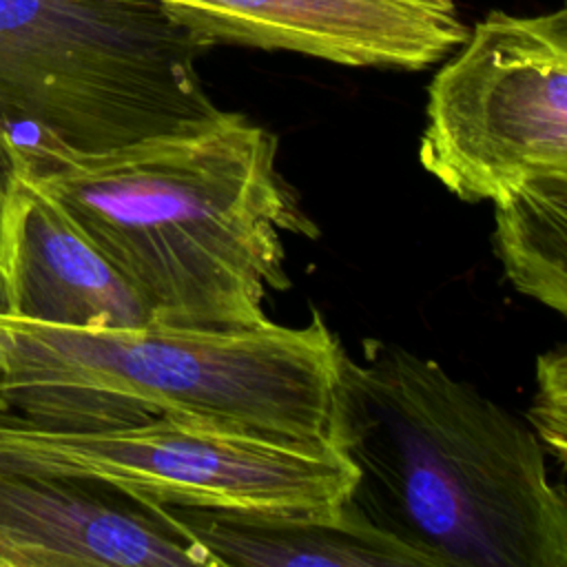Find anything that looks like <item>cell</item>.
I'll list each match as a JSON object with an SVG mask.
<instances>
[{
    "mask_svg": "<svg viewBox=\"0 0 567 567\" xmlns=\"http://www.w3.org/2000/svg\"><path fill=\"white\" fill-rule=\"evenodd\" d=\"M22 179L133 286L155 323L237 328L286 290L281 233L312 235L277 140L241 113L95 153L22 146Z\"/></svg>",
    "mask_w": 567,
    "mask_h": 567,
    "instance_id": "6da1fadb",
    "label": "cell"
},
{
    "mask_svg": "<svg viewBox=\"0 0 567 567\" xmlns=\"http://www.w3.org/2000/svg\"><path fill=\"white\" fill-rule=\"evenodd\" d=\"M332 443L350 503L425 567H567V492L536 430L436 361L346 352Z\"/></svg>",
    "mask_w": 567,
    "mask_h": 567,
    "instance_id": "7a4b0ae2",
    "label": "cell"
},
{
    "mask_svg": "<svg viewBox=\"0 0 567 567\" xmlns=\"http://www.w3.org/2000/svg\"><path fill=\"white\" fill-rule=\"evenodd\" d=\"M346 350L326 321L78 328L0 315V414L104 427L184 414L332 441Z\"/></svg>",
    "mask_w": 567,
    "mask_h": 567,
    "instance_id": "3957f363",
    "label": "cell"
},
{
    "mask_svg": "<svg viewBox=\"0 0 567 567\" xmlns=\"http://www.w3.org/2000/svg\"><path fill=\"white\" fill-rule=\"evenodd\" d=\"M208 47L155 0H0V131L95 153L204 126Z\"/></svg>",
    "mask_w": 567,
    "mask_h": 567,
    "instance_id": "277c9868",
    "label": "cell"
},
{
    "mask_svg": "<svg viewBox=\"0 0 567 567\" xmlns=\"http://www.w3.org/2000/svg\"><path fill=\"white\" fill-rule=\"evenodd\" d=\"M0 470L95 481L164 507L330 514L354 485L332 441L184 414L104 427H42L0 414Z\"/></svg>",
    "mask_w": 567,
    "mask_h": 567,
    "instance_id": "5b68a950",
    "label": "cell"
},
{
    "mask_svg": "<svg viewBox=\"0 0 567 567\" xmlns=\"http://www.w3.org/2000/svg\"><path fill=\"white\" fill-rule=\"evenodd\" d=\"M419 159L465 202L567 166V4L467 31L427 89Z\"/></svg>",
    "mask_w": 567,
    "mask_h": 567,
    "instance_id": "8992f818",
    "label": "cell"
},
{
    "mask_svg": "<svg viewBox=\"0 0 567 567\" xmlns=\"http://www.w3.org/2000/svg\"><path fill=\"white\" fill-rule=\"evenodd\" d=\"M210 44L419 71L467 35L452 0H155Z\"/></svg>",
    "mask_w": 567,
    "mask_h": 567,
    "instance_id": "52a82bcc",
    "label": "cell"
},
{
    "mask_svg": "<svg viewBox=\"0 0 567 567\" xmlns=\"http://www.w3.org/2000/svg\"><path fill=\"white\" fill-rule=\"evenodd\" d=\"M217 567L157 503L111 485L0 470V567Z\"/></svg>",
    "mask_w": 567,
    "mask_h": 567,
    "instance_id": "ba28073f",
    "label": "cell"
},
{
    "mask_svg": "<svg viewBox=\"0 0 567 567\" xmlns=\"http://www.w3.org/2000/svg\"><path fill=\"white\" fill-rule=\"evenodd\" d=\"M2 266L11 315L78 328L155 323L133 286L20 173Z\"/></svg>",
    "mask_w": 567,
    "mask_h": 567,
    "instance_id": "9c48e42d",
    "label": "cell"
},
{
    "mask_svg": "<svg viewBox=\"0 0 567 567\" xmlns=\"http://www.w3.org/2000/svg\"><path fill=\"white\" fill-rule=\"evenodd\" d=\"M168 509L217 567H425L350 498L330 514Z\"/></svg>",
    "mask_w": 567,
    "mask_h": 567,
    "instance_id": "30bf717a",
    "label": "cell"
},
{
    "mask_svg": "<svg viewBox=\"0 0 567 567\" xmlns=\"http://www.w3.org/2000/svg\"><path fill=\"white\" fill-rule=\"evenodd\" d=\"M492 204L507 279L567 319V166L527 175Z\"/></svg>",
    "mask_w": 567,
    "mask_h": 567,
    "instance_id": "8fae6325",
    "label": "cell"
},
{
    "mask_svg": "<svg viewBox=\"0 0 567 567\" xmlns=\"http://www.w3.org/2000/svg\"><path fill=\"white\" fill-rule=\"evenodd\" d=\"M525 419L545 450L567 465V346L538 357L536 390Z\"/></svg>",
    "mask_w": 567,
    "mask_h": 567,
    "instance_id": "7c38bea8",
    "label": "cell"
},
{
    "mask_svg": "<svg viewBox=\"0 0 567 567\" xmlns=\"http://www.w3.org/2000/svg\"><path fill=\"white\" fill-rule=\"evenodd\" d=\"M22 166H24L22 146L16 142L13 135H9L7 131H0V264L4 257L7 219H9V210H11L18 184H20Z\"/></svg>",
    "mask_w": 567,
    "mask_h": 567,
    "instance_id": "4fadbf2b",
    "label": "cell"
},
{
    "mask_svg": "<svg viewBox=\"0 0 567 567\" xmlns=\"http://www.w3.org/2000/svg\"><path fill=\"white\" fill-rule=\"evenodd\" d=\"M0 315H11V297H9V279L0 264Z\"/></svg>",
    "mask_w": 567,
    "mask_h": 567,
    "instance_id": "5bb4252c",
    "label": "cell"
},
{
    "mask_svg": "<svg viewBox=\"0 0 567 567\" xmlns=\"http://www.w3.org/2000/svg\"><path fill=\"white\" fill-rule=\"evenodd\" d=\"M565 4H567V2H565Z\"/></svg>",
    "mask_w": 567,
    "mask_h": 567,
    "instance_id": "9a60e30c",
    "label": "cell"
}]
</instances>
